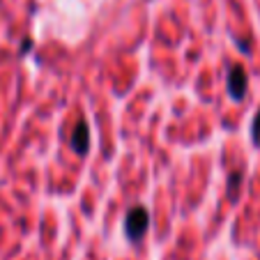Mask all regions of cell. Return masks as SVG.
<instances>
[{"label": "cell", "instance_id": "cell-4", "mask_svg": "<svg viewBox=\"0 0 260 260\" xmlns=\"http://www.w3.org/2000/svg\"><path fill=\"white\" fill-rule=\"evenodd\" d=\"M240 187H242V171H233L231 175H228V198H231V201L237 198Z\"/></svg>", "mask_w": 260, "mask_h": 260}, {"label": "cell", "instance_id": "cell-1", "mask_svg": "<svg viewBox=\"0 0 260 260\" xmlns=\"http://www.w3.org/2000/svg\"><path fill=\"white\" fill-rule=\"evenodd\" d=\"M150 228V214H147L145 207H132L127 212V219H124V235L132 242H141L143 235Z\"/></svg>", "mask_w": 260, "mask_h": 260}, {"label": "cell", "instance_id": "cell-5", "mask_svg": "<svg viewBox=\"0 0 260 260\" xmlns=\"http://www.w3.org/2000/svg\"><path fill=\"white\" fill-rule=\"evenodd\" d=\"M251 141H253L255 147H260V111L255 113L253 122H251Z\"/></svg>", "mask_w": 260, "mask_h": 260}, {"label": "cell", "instance_id": "cell-3", "mask_svg": "<svg viewBox=\"0 0 260 260\" xmlns=\"http://www.w3.org/2000/svg\"><path fill=\"white\" fill-rule=\"evenodd\" d=\"M72 150L79 157H85L90 150V129L85 120H79L74 124V132H72Z\"/></svg>", "mask_w": 260, "mask_h": 260}, {"label": "cell", "instance_id": "cell-2", "mask_svg": "<svg viewBox=\"0 0 260 260\" xmlns=\"http://www.w3.org/2000/svg\"><path fill=\"white\" fill-rule=\"evenodd\" d=\"M246 90H249V76H246V69L242 64H233L231 72H228V94L235 102H242L246 97Z\"/></svg>", "mask_w": 260, "mask_h": 260}]
</instances>
